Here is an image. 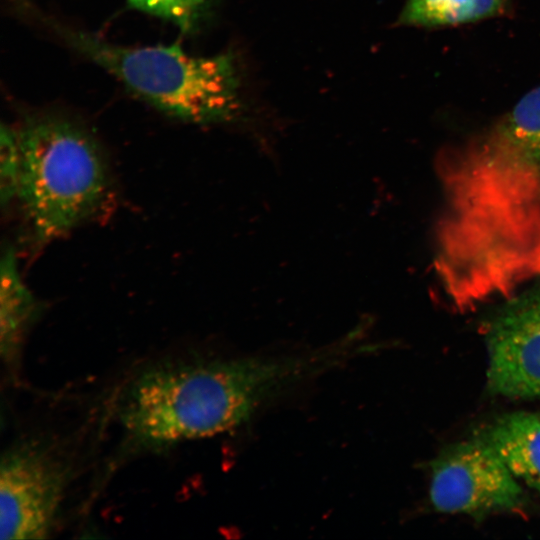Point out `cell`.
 Returning a JSON list of instances; mask_svg holds the SVG:
<instances>
[{"label":"cell","mask_w":540,"mask_h":540,"mask_svg":"<svg viewBox=\"0 0 540 540\" xmlns=\"http://www.w3.org/2000/svg\"><path fill=\"white\" fill-rule=\"evenodd\" d=\"M292 383L286 357H171L127 382L118 419L132 444L166 449L242 425Z\"/></svg>","instance_id":"6da1fadb"},{"label":"cell","mask_w":540,"mask_h":540,"mask_svg":"<svg viewBox=\"0 0 540 540\" xmlns=\"http://www.w3.org/2000/svg\"><path fill=\"white\" fill-rule=\"evenodd\" d=\"M17 130L18 198L34 236L49 242L92 218L111 190L104 154L81 127L57 118L29 120Z\"/></svg>","instance_id":"7a4b0ae2"},{"label":"cell","mask_w":540,"mask_h":540,"mask_svg":"<svg viewBox=\"0 0 540 540\" xmlns=\"http://www.w3.org/2000/svg\"><path fill=\"white\" fill-rule=\"evenodd\" d=\"M68 43L130 91L168 115L193 123L233 118L238 83L230 56L195 57L177 45L125 47L62 29Z\"/></svg>","instance_id":"3957f363"},{"label":"cell","mask_w":540,"mask_h":540,"mask_svg":"<svg viewBox=\"0 0 540 540\" xmlns=\"http://www.w3.org/2000/svg\"><path fill=\"white\" fill-rule=\"evenodd\" d=\"M73 461L56 437L18 438L1 455V539H46L54 531L73 477Z\"/></svg>","instance_id":"277c9868"},{"label":"cell","mask_w":540,"mask_h":540,"mask_svg":"<svg viewBox=\"0 0 540 540\" xmlns=\"http://www.w3.org/2000/svg\"><path fill=\"white\" fill-rule=\"evenodd\" d=\"M431 476L430 500L442 513L484 515L514 511L523 503L512 472L477 437L444 451L433 462Z\"/></svg>","instance_id":"5b68a950"},{"label":"cell","mask_w":540,"mask_h":540,"mask_svg":"<svg viewBox=\"0 0 540 540\" xmlns=\"http://www.w3.org/2000/svg\"><path fill=\"white\" fill-rule=\"evenodd\" d=\"M487 332L489 389L510 398L540 396V284L509 300Z\"/></svg>","instance_id":"8992f818"},{"label":"cell","mask_w":540,"mask_h":540,"mask_svg":"<svg viewBox=\"0 0 540 540\" xmlns=\"http://www.w3.org/2000/svg\"><path fill=\"white\" fill-rule=\"evenodd\" d=\"M505 463L512 474L540 494V418L517 412L504 415L477 436Z\"/></svg>","instance_id":"52a82bcc"},{"label":"cell","mask_w":540,"mask_h":540,"mask_svg":"<svg viewBox=\"0 0 540 540\" xmlns=\"http://www.w3.org/2000/svg\"><path fill=\"white\" fill-rule=\"evenodd\" d=\"M0 276V350L2 359L12 364L39 305L22 279L13 247L7 246L2 251Z\"/></svg>","instance_id":"ba28073f"},{"label":"cell","mask_w":540,"mask_h":540,"mask_svg":"<svg viewBox=\"0 0 540 540\" xmlns=\"http://www.w3.org/2000/svg\"><path fill=\"white\" fill-rule=\"evenodd\" d=\"M508 0H407L400 22L442 27L474 22L502 12Z\"/></svg>","instance_id":"9c48e42d"},{"label":"cell","mask_w":540,"mask_h":540,"mask_svg":"<svg viewBox=\"0 0 540 540\" xmlns=\"http://www.w3.org/2000/svg\"><path fill=\"white\" fill-rule=\"evenodd\" d=\"M500 131L525 159L540 169V85L516 103Z\"/></svg>","instance_id":"30bf717a"},{"label":"cell","mask_w":540,"mask_h":540,"mask_svg":"<svg viewBox=\"0 0 540 540\" xmlns=\"http://www.w3.org/2000/svg\"><path fill=\"white\" fill-rule=\"evenodd\" d=\"M21 154L17 130L2 124L0 132V200L4 208L19 193Z\"/></svg>","instance_id":"8fae6325"},{"label":"cell","mask_w":540,"mask_h":540,"mask_svg":"<svg viewBox=\"0 0 540 540\" xmlns=\"http://www.w3.org/2000/svg\"><path fill=\"white\" fill-rule=\"evenodd\" d=\"M135 8L190 28L203 0H128Z\"/></svg>","instance_id":"7c38bea8"}]
</instances>
